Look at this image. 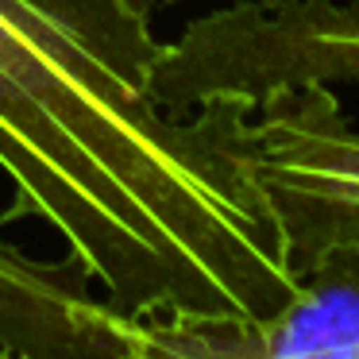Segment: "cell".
I'll list each match as a JSON object with an SVG mask.
<instances>
[{
    "label": "cell",
    "instance_id": "3957f363",
    "mask_svg": "<svg viewBox=\"0 0 359 359\" xmlns=\"http://www.w3.org/2000/svg\"><path fill=\"white\" fill-rule=\"evenodd\" d=\"M251 166L290 243L294 271L336 240H359V132L336 89L271 93L251 116Z\"/></svg>",
    "mask_w": 359,
    "mask_h": 359
},
{
    "label": "cell",
    "instance_id": "277c9868",
    "mask_svg": "<svg viewBox=\"0 0 359 359\" xmlns=\"http://www.w3.org/2000/svg\"><path fill=\"white\" fill-rule=\"evenodd\" d=\"M359 359V240L297 266V290L263 320L147 317L143 359Z\"/></svg>",
    "mask_w": 359,
    "mask_h": 359
},
{
    "label": "cell",
    "instance_id": "6da1fadb",
    "mask_svg": "<svg viewBox=\"0 0 359 359\" xmlns=\"http://www.w3.org/2000/svg\"><path fill=\"white\" fill-rule=\"evenodd\" d=\"M151 0H0L4 220L39 217L132 320H263L297 290L243 97L151 101Z\"/></svg>",
    "mask_w": 359,
    "mask_h": 359
},
{
    "label": "cell",
    "instance_id": "5b68a950",
    "mask_svg": "<svg viewBox=\"0 0 359 359\" xmlns=\"http://www.w3.org/2000/svg\"><path fill=\"white\" fill-rule=\"evenodd\" d=\"M0 355L143 359V320L93 297V278L70 255L50 266L0 240Z\"/></svg>",
    "mask_w": 359,
    "mask_h": 359
},
{
    "label": "cell",
    "instance_id": "7a4b0ae2",
    "mask_svg": "<svg viewBox=\"0 0 359 359\" xmlns=\"http://www.w3.org/2000/svg\"><path fill=\"white\" fill-rule=\"evenodd\" d=\"M302 86L359 89V0H240L158 43L151 101L170 116L212 97L259 104Z\"/></svg>",
    "mask_w": 359,
    "mask_h": 359
}]
</instances>
